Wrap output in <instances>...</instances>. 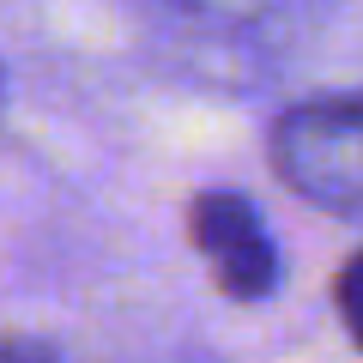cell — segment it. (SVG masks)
<instances>
[{
    "mask_svg": "<svg viewBox=\"0 0 363 363\" xmlns=\"http://www.w3.org/2000/svg\"><path fill=\"white\" fill-rule=\"evenodd\" d=\"M333 309H339V321H345L351 345L363 351V248L339 267V279H333Z\"/></svg>",
    "mask_w": 363,
    "mask_h": 363,
    "instance_id": "cell-4",
    "label": "cell"
},
{
    "mask_svg": "<svg viewBox=\"0 0 363 363\" xmlns=\"http://www.w3.org/2000/svg\"><path fill=\"white\" fill-rule=\"evenodd\" d=\"M188 242L230 303H267L279 291V242L242 188H200L188 200Z\"/></svg>",
    "mask_w": 363,
    "mask_h": 363,
    "instance_id": "cell-3",
    "label": "cell"
},
{
    "mask_svg": "<svg viewBox=\"0 0 363 363\" xmlns=\"http://www.w3.org/2000/svg\"><path fill=\"white\" fill-rule=\"evenodd\" d=\"M267 164L297 200L363 224V97H309L291 104L267 133Z\"/></svg>",
    "mask_w": 363,
    "mask_h": 363,
    "instance_id": "cell-2",
    "label": "cell"
},
{
    "mask_svg": "<svg viewBox=\"0 0 363 363\" xmlns=\"http://www.w3.org/2000/svg\"><path fill=\"white\" fill-rule=\"evenodd\" d=\"M333 0H145L164 61L218 91L272 79L321 30Z\"/></svg>",
    "mask_w": 363,
    "mask_h": 363,
    "instance_id": "cell-1",
    "label": "cell"
},
{
    "mask_svg": "<svg viewBox=\"0 0 363 363\" xmlns=\"http://www.w3.org/2000/svg\"><path fill=\"white\" fill-rule=\"evenodd\" d=\"M0 109H6V67H0Z\"/></svg>",
    "mask_w": 363,
    "mask_h": 363,
    "instance_id": "cell-6",
    "label": "cell"
},
{
    "mask_svg": "<svg viewBox=\"0 0 363 363\" xmlns=\"http://www.w3.org/2000/svg\"><path fill=\"white\" fill-rule=\"evenodd\" d=\"M49 339H30V333H0V357H49Z\"/></svg>",
    "mask_w": 363,
    "mask_h": 363,
    "instance_id": "cell-5",
    "label": "cell"
}]
</instances>
